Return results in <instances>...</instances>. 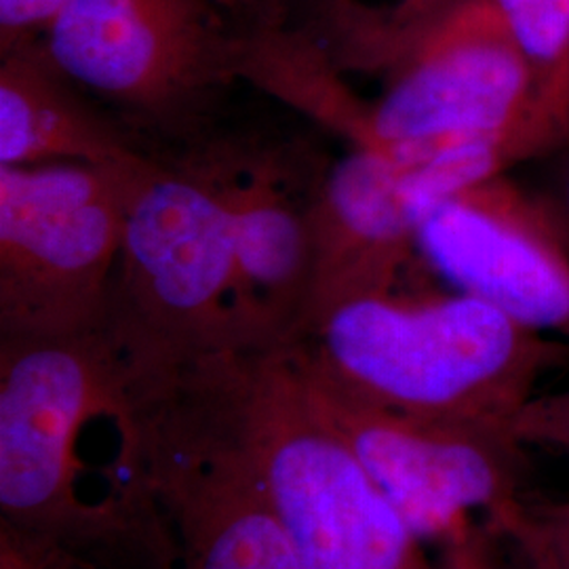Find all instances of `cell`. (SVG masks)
<instances>
[{
    "mask_svg": "<svg viewBox=\"0 0 569 569\" xmlns=\"http://www.w3.org/2000/svg\"><path fill=\"white\" fill-rule=\"evenodd\" d=\"M281 348L310 380L355 401L512 432L542 382L569 367L568 345L449 287L348 298Z\"/></svg>",
    "mask_w": 569,
    "mask_h": 569,
    "instance_id": "6da1fadb",
    "label": "cell"
},
{
    "mask_svg": "<svg viewBox=\"0 0 569 569\" xmlns=\"http://www.w3.org/2000/svg\"><path fill=\"white\" fill-rule=\"evenodd\" d=\"M112 425V493L143 569H308L226 428L201 359L133 390Z\"/></svg>",
    "mask_w": 569,
    "mask_h": 569,
    "instance_id": "7a4b0ae2",
    "label": "cell"
},
{
    "mask_svg": "<svg viewBox=\"0 0 569 569\" xmlns=\"http://www.w3.org/2000/svg\"><path fill=\"white\" fill-rule=\"evenodd\" d=\"M224 133L154 150L133 171L103 319L133 385L244 350Z\"/></svg>",
    "mask_w": 569,
    "mask_h": 569,
    "instance_id": "3957f363",
    "label": "cell"
},
{
    "mask_svg": "<svg viewBox=\"0 0 569 569\" xmlns=\"http://www.w3.org/2000/svg\"><path fill=\"white\" fill-rule=\"evenodd\" d=\"M237 448L308 569H428L425 545L312 401L284 348L201 359Z\"/></svg>",
    "mask_w": 569,
    "mask_h": 569,
    "instance_id": "277c9868",
    "label": "cell"
},
{
    "mask_svg": "<svg viewBox=\"0 0 569 569\" xmlns=\"http://www.w3.org/2000/svg\"><path fill=\"white\" fill-rule=\"evenodd\" d=\"M133 376L102 326L68 336H0L2 545L106 563L136 559L124 512L79 493L77 446L98 418L114 420Z\"/></svg>",
    "mask_w": 569,
    "mask_h": 569,
    "instance_id": "5b68a950",
    "label": "cell"
},
{
    "mask_svg": "<svg viewBox=\"0 0 569 569\" xmlns=\"http://www.w3.org/2000/svg\"><path fill=\"white\" fill-rule=\"evenodd\" d=\"M42 47L152 150L218 133L243 81V41L216 0H70Z\"/></svg>",
    "mask_w": 569,
    "mask_h": 569,
    "instance_id": "8992f818",
    "label": "cell"
},
{
    "mask_svg": "<svg viewBox=\"0 0 569 569\" xmlns=\"http://www.w3.org/2000/svg\"><path fill=\"white\" fill-rule=\"evenodd\" d=\"M361 98L342 140L392 159H425L462 143L519 140L540 159L569 148L538 110L528 63L489 0H462Z\"/></svg>",
    "mask_w": 569,
    "mask_h": 569,
    "instance_id": "52a82bcc",
    "label": "cell"
},
{
    "mask_svg": "<svg viewBox=\"0 0 569 569\" xmlns=\"http://www.w3.org/2000/svg\"><path fill=\"white\" fill-rule=\"evenodd\" d=\"M148 157L121 167H0V336L102 326L133 171Z\"/></svg>",
    "mask_w": 569,
    "mask_h": 569,
    "instance_id": "ba28073f",
    "label": "cell"
},
{
    "mask_svg": "<svg viewBox=\"0 0 569 569\" xmlns=\"http://www.w3.org/2000/svg\"><path fill=\"white\" fill-rule=\"evenodd\" d=\"M510 171L498 142L462 143L425 159L348 148L329 161L315 197V287L298 336L329 306L401 284L407 266L420 262L418 234L432 207Z\"/></svg>",
    "mask_w": 569,
    "mask_h": 569,
    "instance_id": "9c48e42d",
    "label": "cell"
},
{
    "mask_svg": "<svg viewBox=\"0 0 569 569\" xmlns=\"http://www.w3.org/2000/svg\"><path fill=\"white\" fill-rule=\"evenodd\" d=\"M298 371L312 401L425 547L446 549L523 496L529 449L512 430L395 413Z\"/></svg>",
    "mask_w": 569,
    "mask_h": 569,
    "instance_id": "30bf717a",
    "label": "cell"
},
{
    "mask_svg": "<svg viewBox=\"0 0 569 569\" xmlns=\"http://www.w3.org/2000/svg\"><path fill=\"white\" fill-rule=\"evenodd\" d=\"M418 260L449 289L569 346V237L542 194L510 173L432 207Z\"/></svg>",
    "mask_w": 569,
    "mask_h": 569,
    "instance_id": "8fae6325",
    "label": "cell"
},
{
    "mask_svg": "<svg viewBox=\"0 0 569 569\" xmlns=\"http://www.w3.org/2000/svg\"><path fill=\"white\" fill-rule=\"evenodd\" d=\"M237 321L244 350L287 346L315 287V197L327 159L296 142L228 136Z\"/></svg>",
    "mask_w": 569,
    "mask_h": 569,
    "instance_id": "7c38bea8",
    "label": "cell"
},
{
    "mask_svg": "<svg viewBox=\"0 0 569 569\" xmlns=\"http://www.w3.org/2000/svg\"><path fill=\"white\" fill-rule=\"evenodd\" d=\"M154 150L51 61L42 42L0 56V167H121Z\"/></svg>",
    "mask_w": 569,
    "mask_h": 569,
    "instance_id": "4fadbf2b",
    "label": "cell"
},
{
    "mask_svg": "<svg viewBox=\"0 0 569 569\" xmlns=\"http://www.w3.org/2000/svg\"><path fill=\"white\" fill-rule=\"evenodd\" d=\"M462 0H293L287 26L342 74H378L406 56Z\"/></svg>",
    "mask_w": 569,
    "mask_h": 569,
    "instance_id": "5bb4252c",
    "label": "cell"
},
{
    "mask_svg": "<svg viewBox=\"0 0 569 569\" xmlns=\"http://www.w3.org/2000/svg\"><path fill=\"white\" fill-rule=\"evenodd\" d=\"M528 63L538 110L569 142V0H489Z\"/></svg>",
    "mask_w": 569,
    "mask_h": 569,
    "instance_id": "9a60e30c",
    "label": "cell"
},
{
    "mask_svg": "<svg viewBox=\"0 0 569 569\" xmlns=\"http://www.w3.org/2000/svg\"><path fill=\"white\" fill-rule=\"evenodd\" d=\"M528 569H569V500L529 502L526 496L483 521Z\"/></svg>",
    "mask_w": 569,
    "mask_h": 569,
    "instance_id": "2e32d148",
    "label": "cell"
},
{
    "mask_svg": "<svg viewBox=\"0 0 569 569\" xmlns=\"http://www.w3.org/2000/svg\"><path fill=\"white\" fill-rule=\"evenodd\" d=\"M515 432L526 448L569 460V388L540 392L519 416Z\"/></svg>",
    "mask_w": 569,
    "mask_h": 569,
    "instance_id": "e0dca14e",
    "label": "cell"
},
{
    "mask_svg": "<svg viewBox=\"0 0 569 569\" xmlns=\"http://www.w3.org/2000/svg\"><path fill=\"white\" fill-rule=\"evenodd\" d=\"M70 0H0V56L44 41Z\"/></svg>",
    "mask_w": 569,
    "mask_h": 569,
    "instance_id": "ac0fdd59",
    "label": "cell"
},
{
    "mask_svg": "<svg viewBox=\"0 0 569 569\" xmlns=\"http://www.w3.org/2000/svg\"><path fill=\"white\" fill-rule=\"evenodd\" d=\"M241 41L287 26L293 0H216Z\"/></svg>",
    "mask_w": 569,
    "mask_h": 569,
    "instance_id": "d6986e66",
    "label": "cell"
},
{
    "mask_svg": "<svg viewBox=\"0 0 569 569\" xmlns=\"http://www.w3.org/2000/svg\"><path fill=\"white\" fill-rule=\"evenodd\" d=\"M498 547L493 531L486 523H479L465 538L443 549L446 569H498Z\"/></svg>",
    "mask_w": 569,
    "mask_h": 569,
    "instance_id": "ffe728a7",
    "label": "cell"
},
{
    "mask_svg": "<svg viewBox=\"0 0 569 569\" xmlns=\"http://www.w3.org/2000/svg\"><path fill=\"white\" fill-rule=\"evenodd\" d=\"M561 154H566V159L557 169L549 194H542V197L549 201L550 209L555 211V216L559 218L569 237V148L561 150Z\"/></svg>",
    "mask_w": 569,
    "mask_h": 569,
    "instance_id": "44dd1931",
    "label": "cell"
},
{
    "mask_svg": "<svg viewBox=\"0 0 569 569\" xmlns=\"http://www.w3.org/2000/svg\"><path fill=\"white\" fill-rule=\"evenodd\" d=\"M47 569H114L110 566H103L100 561H93L82 555H72V552H56L51 561L47 563Z\"/></svg>",
    "mask_w": 569,
    "mask_h": 569,
    "instance_id": "7402d4cb",
    "label": "cell"
}]
</instances>
